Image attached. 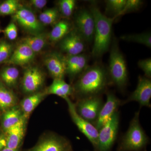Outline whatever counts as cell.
Instances as JSON below:
<instances>
[{"mask_svg":"<svg viewBox=\"0 0 151 151\" xmlns=\"http://www.w3.org/2000/svg\"><path fill=\"white\" fill-rule=\"evenodd\" d=\"M109 83L108 71L98 63L88 66L79 76L73 87L79 99L99 96L103 93Z\"/></svg>","mask_w":151,"mask_h":151,"instance_id":"1","label":"cell"},{"mask_svg":"<svg viewBox=\"0 0 151 151\" xmlns=\"http://www.w3.org/2000/svg\"><path fill=\"white\" fill-rule=\"evenodd\" d=\"M89 10L95 22L92 54L94 57L99 58L108 50L111 42L112 25L116 18L108 17L103 14L95 4H92Z\"/></svg>","mask_w":151,"mask_h":151,"instance_id":"2","label":"cell"},{"mask_svg":"<svg viewBox=\"0 0 151 151\" xmlns=\"http://www.w3.org/2000/svg\"><path fill=\"white\" fill-rule=\"evenodd\" d=\"M139 114V111L135 113L122 137L118 151H141L147 147L149 139L140 123Z\"/></svg>","mask_w":151,"mask_h":151,"instance_id":"3","label":"cell"},{"mask_svg":"<svg viewBox=\"0 0 151 151\" xmlns=\"http://www.w3.org/2000/svg\"><path fill=\"white\" fill-rule=\"evenodd\" d=\"M108 73L110 83L120 89H125L128 81L127 64L116 39L111 47Z\"/></svg>","mask_w":151,"mask_h":151,"instance_id":"4","label":"cell"},{"mask_svg":"<svg viewBox=\"0 0 151 151\" xmlns=\"http://www.w3.org/2000/svg\"><path fill=\"white\" fill-rule=\"evenodd\" d=\"M120 116L119 111L112 116L99 130L96 151H110L114 145L119 131Z\"/></svg>","mask_w":151,"mask_h":151,"instance_id":"5","label":"cell"},{"mask_svg":"<svg viewBox=\"0 0 151 151\" xmlns=\"http://www.w3.org/2000/svg\"><path fill=\"white\" fill-rule=\"evenodd\" d=\"M104 103L100 95L85 97L78 100L76 109L79 116L94 126Z\"/></svg>","mask_w":151,"mask_h":151,"instance_id":"6","label":"cell"},{"mask_svg":"<svg viewBox=\"0 0 151 151\" xmlns=\"http://www.w3.org/2000/svg\"><path fill=\"white\" fill-rule=\"evenodd\" d=\"M68 106V111L72 121L80 131L87 138L95 150L98 145L99 131L94 125L79 116L76 109L75 104L69 97L64 99Z\"/></svg>","mask_w":151,"mask_h":151,"instance_id":"7","label":"cell"},{"mask_svg":"<svg viewBox=\"0 0 151 151\" xmlns=\"http://www.w3.org/2000/svg\"><path fill=\"white\" fill-rule=\"evenodd\" d=\"M76 31L85 42H92L94 40L95 22L90 10L82 9L76 15Z\"/></svg>","mask_w":151,"mask_h":151,"instance_id":"8","label":"cell"},{"mask_svg":"<svg viewBox=\"0 0 151 151\" xmlns=\"http://www.w3.org/2000/svg\"><path fill=\"white\" fill-rule=\"evenodd\" d=\"M151 80L145 76H139L136 89L128 98L121 103V105L136 101L140 107H151Z\"/></svg>","mask_w":151,"mask_h":151,"instance_id":"9","label":"cell"},{"mask_svg":"<svg viewBox=\"0 0 151 151\" xmlns=\"http://www.w3.org/2000/svg\"><path fill=\"white\" fill-rule=\"evenodd\" d=\"M22 27L33 34H38L43 30L42 24L32 12L26 8L19 9L13 16Z\"/></svg>","mask_w":151,"mask_h":151,"instance_id":"10","label":"cell"},{"mask_svg":"<svg viewBox=\"0 0 151 151\" xmlns=\"http://www.w3.org/2000/svg\"><path fill=\"white\" fill-rule=\"evenodd\" d=\"M44 80V74L40 68L36 66L28 68L23 77V90L27 93L36 92L42 86Z\"/></svg>","mask_w":151,"mask_h":151,"instance_id":"11","label":"cell"},{"mask_svg":"<svg viewBox=\"0 0 151 151\" xmlns=\"http://www.w3.org/2000/svg\"><path fill=\"white\" fill-rule=\"evenodd\" d=\"M85 42L76 30H73L60 40V47L68 55H77L84 51Z\"/></svg>","mask_w":151,"mask_h":151,"instance_id":"12","label":"cell"},{"mask_svg":"<svg viewBox=\"0 0 151 151\" xmlns=\"http://www.w3.org/2000/svg\"><path fill=\"white\" fill-rule=\"evenodd\" d=\"M121 100L114 93L108 92L107 93V100L104 103L99 113V116L94 126L99 130L108 122L113 114L117 111L121 105Z\"/></svg>","mask_w":151,"mask_h":151,"instance_id":"13","label":"cell"},{"mask_svg":"<svg viewBox=\"0 0 151 151\" xmlns=\"http://www.w3.org/2000/svg\"><path fill=\"white\" fill-rule=\"evenodd\" d=\"M45 63L54 79H63L66 73L65 57L55 52L47 57Z\"/></svg>","mask_w":151,"mask_h":151,"instance_id":"14","label":"cell"},{"mask_svg":"<svg viewBox=\"0 0 151 151\" xmlns=\"http://www.w3.org/2000/svg\"><path fill=\"white\" fill-rule=\"evenodd\" d=\"M65 58L66 73L71 78L80 76L88 67V57L86 55H68Z\"/></svg>","mask_w":151,"mask_h":151,"instance_id":"15","label":"cell"},{"mask_svg":"<svg viewBox=\"0 0 151 151\" xmlns=\"http://www.w3.org/2000/svg\"><path fill=\"white\" fill-rule=\"evenodd\" d=\"M35 55L29 47L25 44L21 43L13 52L6 63L21 66L27 65L33 60Z\"/></svg>","mask_w":151,"mask_h":151,"instance_id":"16","label":"cell"},{"mask_svg":"<svg viewBox=\"0 0 151 151\" xmlns=\"http://www.w3.org/2000/svg\"><path fill=\"white\" fill-rule=\"evenodd\" d=\"M26 120L23 117L18 124L6 132L7 134L6 147L18 150L24 135Z\"/></svg>","mask_w":151,"mask_h":151,"instance_id":"17","label":"cell"},{"mask_svg":"<svg viewBox=\"0 0 151 151\" xmlns=\"http://www.w3.org/2000/svg\"><path fill=\"white\" fill-rule=\"evenodd\" d=\"M30 151H70V147L65 140L53 137L40 143Z\"/></svg>","mask_w":151,"mask_h":151,"instance_id":"18","label":"cell"},{"mask_svg":"<svg viewBox=\"0 0 151 151\" xmlns=\"http://www.w3.org/2000/svg\"><path fill=\"white\" fill-rule=\"evenodd\" d=\"M45 93L37 92L25 98L21 103L23 116L26 119L40 103L45 96Z\"/></svg>","mask_w":151,"mask_h":151,"instance_id":"19","label":"cell"},{"mask_svg":"<svg viewBox=\"0 0 151 151\" xmlns=\"http://www.w3.org/2000/svg\"><path fill=\"white\" fill-rule=\"evenodd\" d=\"M73 89L63 79H54L47 89V93L55 94L65 99L73 94Z\"/></svg>","mask_w":151,"mask_h":151,"instance_id":"20","label":"cell"},{"mask_svg":"<svg viewBox=\"0 0 151 151\" xmlns=\"http://www.w3.org/2000/svg\"><path fill=\"white\" fill-rule=\"evenodd\" d=\"M20 108L14 107L6 111L3 117L2 127L6 132L19 123L23 118Z\"/></svg>","mask_w":151,"mask_h":151,"instance_id":"21","label":"cell"},{"mask_svg":"<svg viewBox=\"0 0 151 151\" xmlns=\"http://www.w3.org/2000/svg\"><path fill=\"white\" fill-rule=\"evenodd\" d=\"M71 25L65 20L60 21L55 24L49 35V38L52 41L61 40L70 32Z\"/></svg>","mask_w":151,"mask_h":151,"instance_id":"22","label":"cell"},{"mask_svg":"<svg viewBox=\"0 0 151 151\" xmlns=\"http://www.w3.org/2000/svg\"><path fill=\"white\" fill-rule=\"evenodd\" d=\"M22 43L26 44L35 53H37L45 46L46 38L44 34H38L24 37L22 40Z\"/></svg>","mask_w":151,"mask_h":151,"instance_id":"23","label":"cell"},{"mask_svg":"<svg viewBox=\"0 0 151 151\" xmlns=\"http://www.w3.org/2000/svg\"><path fill=\"white\" fill-rule=\"evenodd\" d=\"M16 97L10 90L0 84V109L7 110L14 107Z\"/></svg>","mask_w":151,"mask_h":151,"instance_id":"24","label":"cell"},{"mask_svg":"<svg viewBox=\"0 0 151 151\" xmlns=\"http://www.w3.org/2000/svg\"><path fill=\"white\" fill-rule=\"evenodd\" d=\"M19 74V70L17 68L8 67L2 70L1 76L6 85L9 87H13L17 84Z\"/></svg>","mask_w":151,"mask_h":151,"instance_id":"25","label":"cell"},{"mask_svg":"<svg viewBox=\"0 0 151 151\" xmlns=\"http://www.w3.org/2000/svg\"><path fill=\"white\" fill-rule=\"evenodd\" d=\"M121 39L126 41L141 44L149 48L151 47V35L150 32L123 35L121 37Z\"/></svg>","mask_w":151,"mask_h":151,"instance_id":"26","label":"cell"},{"mask_svg":"<svg viewBox=\"0 0 151 151\" xmlns=\"http://www.w3.org/2000/svg\"><path fill=\"white\" fill-rule=\"evenodd\" d=\"M127 0H108L106 1V12L114 15L116 18L121 15L124 8Z\"/></svg>","mask_w":151,"mask_h":151,"instance_id":"27","label":"cell"},{"mask_svg":"<svg viewBox=\"0 0 151 151\" xmlns=\"http://www.w3.org/2000/svg\"><path fill=\"white\" fill-rule=\"evenodd\" d=\"M59 17V11L56 8L47 9L40 14V22L42 24L50 25L54 23Z\"/></svg>","mask_w":151,"mask_h":151,"instance_id":"28","label":"cell"},{"mask_svg":"<svg viewBox=\"0 0 151 151\" xmlns=\"http://www.w3.org/2000/svg\"><path fill=\"white\" fill-rule=\"evenodd\" d=\"M19 8V1L17 0H7L0 4V14L4 15L14 14Z\"/></svg>","mask_w":151,"mask_h":151,"instance_id":"29","label":"cell"},{"mask_svg":"<svg viewBox=\"0 0 151 151\" xmlns=\"http://www.w3.org/2000/svg\"><path fill=\"white\" fill-rule=\"evenodd\" d=\"M60 11L65 17H69L75 9L76 1L74 0H61L58 2Z\"/></svg>","mask_w":151,"mask_h":151,"instance_id":"30","label":"cell"},{"mask_svg":"<svg viewBox=\"0 0 151 151\" xmlns=\"http://www.w3.org/2000/svg\"><path fill=\"white\" fill-rule=\"evenodd\" d=\"M13 45L5 41L0 42V63L6 62L13 52Z\"/></svg>","mask_w":151,"mask_h":151,"instance_id":"31","label":"cell"},{"mask_svg":"<svg viewBox=\"0 0 151 151\" xmlns=\"http://www.w3.org/2000/svg\"><path fill=\"white\" fill-rule=\"evenodd\" d=\"M142 4V1L140 0H127L126 5L121 15L138 11L140 8Z\"/></svg>","mask_w":151,"mask_h":151,"instance_id":"32","label":"cell"},{"mask_svg":"<svg viewBox=\"0 0 151 151\" xmlns=\"http://www.w3.org/2000/svg\"><path fill=\"white\" fill-rule=\"evenodd\" d=\"M138 66L142 69L145 73V76L148 78L151 77V58L141 60L138 62Z\"/></svg>","mask_w":151,"mask_h":151,"instance_id":"33","label":"cell"},{"mask_svg":"<svg viewBox=\"0 0 151 151\" xmlns=\"http://www.w3.org/2000/svg\"><path fill=\"white\" fill-rule=\"evenodd\" d=\"M4 32L7 37L10 40H14L18 35L17 28L16 25L13 22L10 23L6 28Z\"/></svg>","mask_w":151,"mask_h":151,"instance_id":"34","label":"cell"},{"mask_svg":"<svg viewBox=\"0 0 151 151\" xmlns=\"http://www.w3.org/2000/svg\"><path fill=\"white\" fill-rule=\"evenodd\" d=\"M31 4L36 9H41L43 8L47 3L46 0H32L30 1Z\"/></svg>","mask_w":151,"mask_h":151,"instance_id":"35","label":"cell"},{"mask_svg":"<svg viewBox=\"0 0 151 151\" xmlns=\"http://www.w3.org/2000/svg\"><path fill=\"white\" fill-rule=\"evenodd\" d=\"M6 146V138L0 135V151L2 150Z\"/></svg>","mask_w":151,"mask_h":151,"instance_id":"36","label":"cell"},{"mask_svg":"<svg viewBox=\"0 0 151 151\" xmlns=\"http://www.w3.org/2000/svg\"><path fill=\"white\" fill-rule=\"evenodd\" d=\"M1 151H18V150H12L6 147Z\"/></svg>","mask_w":151,"mask_h":151,"instance_id":"37","label":"cell"},{"mask_svg":"<svg viewBox=\"0 0 151 151\" xmlns=\"http://www.w3.org/2000/svg\"><path fill=\"white\" fill-rule=\"evenodd\" d=\"M1 29H0V33H1Z\"/></svg>","mask_w":151,"mask_h":151,"instance_id":"38","label":"cell"}]
</instances>
